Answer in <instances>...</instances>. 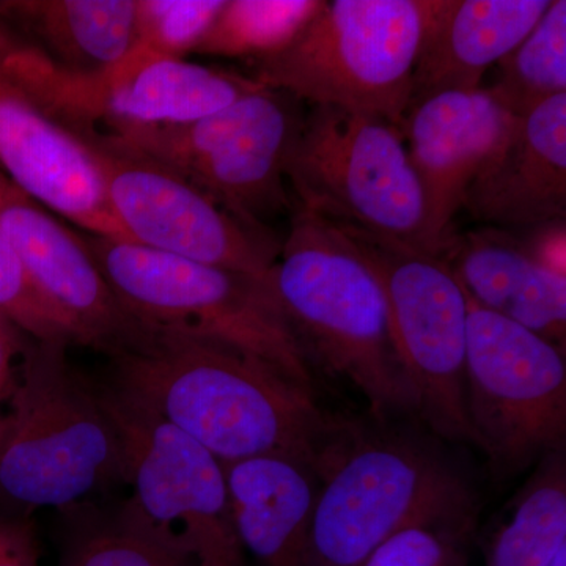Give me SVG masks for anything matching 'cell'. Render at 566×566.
Returning <instances> with one entry per match:
<instances>
[{
  "label": "cell",
  "instance_id": "obj_1",
  "mask_svg": "<svg viewBox=\"0 0 566 566\" xmlns=\"http://www.w3.org/2000/svg\"><path fill=\"white\" fill-rule=\"evenodd\" d=\"M107 386L151 409L222 463L282 453L314 469L335 416L270 364L205 335L148 324L107 357Z\"/></svg>",
  "mask_w": 566,
  "mask_h": 566
},
{
  "label": "cell",
  "instance_id": "obj_2",
  "mask_svg": "<svg viewBox=\"0 0 566 566\" xmlns=\"http://www.w3.org/2000/svg\"><path fill=\"white\" fill-rule=\"evenodd\" d=\"M398 423L335 416L314 465L311 566H363L411 527L474 538L475 488L441 447Z\"/></svg>",
  "mask_w": 566,
  "mask_h": 566
},
{
  "label": "cell",
  "instance_id": "obj_3",
  "mask_svg": "<svg viewBox=\"0 0 566 566\" xmlns=\"http://www.w3.org/2000/svg\"><path fill=\"white\" fill-rule=\"evenodd\" d=\"M273 286L311 363L348 379L367 400L371 419L419 420L381 285L333 222L293 205Z\"/></svg>",
  "mask_w": 566,
  "mask_h": 566
},
{
  "label": "cell",
  "instance_id": "obj_4",
  "mask_svg": "<svg viewBox=\"0 0 566 566\" xmlns=\"http://www.w3.org/2000/svg\"><path fill=\"white\" fill-rule=\"evenodd\" d=\"M69 342H29L0 442V497L24 510L81 504L126 483L120 428Z\"/></svg>",
  "mask_w": 566,
  "mask_h": 566
},
{
  "label": "cell",
  "instance_id": "obj_5",
  "mask_svg": "<svg viewBox=\"0 0 566 566\" xmlns=\"http://www.w3.org/2000/svg\"><path fill=\"white\" fill-rule=\"evenodd\" d=\"M112 292L137 319L205 335L270 364L315 394L312 363L286 318L273 279L81 233Z\"/></svg>",
  "mask_w": 566,
  "mask_h": 566
},
{
  "label": "cell",
  "instance_id": "obj_6",
  "mask_svg": "<svg viewBox=\"0 0 566 566\" xmlns=\"http://www.w3.org/2000/svg\"><path fill=\"white\" fill-rule=\"evenodd\" d=\"M431 0H329L253 80L301 102L375 115L400 128Z\"/></svg>",
  "mask_w": 566,
  "mask_h": 566
},
{
  "label": "cell",
  "instance_id": "obj_7",
  "mask_svg": "<svg viewBox=\"0 0 566 566\" xmlns=\"http://www.w3.org/2000/svg\"><path fill=\"white\" fill-rule=\"evenodd\" d=\"M286 181L305 210L428 252L422 186L403 134L385 118L307 104Z\"/></svg>",
  "mask_w": 566,
  "mask_h": 566
},
{
  "label": "cell",
  "instance_id": "obj_8",
  "mask_svg": "<svg viewBox=\"0 0 566 566\" xmlns=\"http://www.w3.org/2000/svg\"><path fill=\"white\" fill-rule=\"evenodd\" d=\"M333 223L381 285L420 422L447 441L474 444L465 415L468 301L452 268L403 241Z\"/></svg>",
  "mask_w": 566,
  "mask_h": 566
},
{
  "label": "cell",
  "instance_id": "obj_9",
  "mask_svg": "<svg viewBox=\"0 0 566 566\" xmlns=\"http://www.w3.org/2000/svg\"><path fill=\"white\" fill-rule=\"evenodd\" d=\"M307 104L262 87L202 120L111 133L169 167L256 230L292 208L286 161ZM107 133V132H106Z\"/></svg>",
  "mask_w": 566,
  "mask_h": 566
},
{
  "label": "cell",
  "instance_id": "obj_10",
  "mask_svg": "<svg viewBox=\"0 0 566 566\" xmlns=\"http://www.w3.org/2000/svg\"><path fill=\"white\" fill-rule=\"evenodd\" d=\"M465 301V415L472 442L488 457L495 479H512L565 450V352L468 294Z\"/></svg>",
  "mask_w": 566,
  "mask_h": 566
},
{
  "label": "cell",
  "instance_id": "obj_11",
  "mask_svg": "<svg viewBox=\"0 0 566 566\" xmlns=\"http://www.w3.org/2000/svg\"><path fill=\"white\" fill-rule=\"evenodd\" d=\"M102 387L133 488L125 515L192 566H244L222 461L151 409Z\"/></svg>",
  "mask_w": 566,
  "mask_h": 566
},
{
  "label": "cell",
  "instance_id": "obj_12",
  "mask_svg": "<svg viewBox=\"0 0 566 566\" xmlns=\"http://www.w3.org/2000/svg\"><path fill=\"white\" fill-rule=\"evenodd\" d=\"M91 148L112 216L132 243L271 281L281 253L270 230L238 221L221 205L114 134L80 132Z\"/></svg>",
  "mask_w": 566,
  "mask_h": 566
},
{
  "label": "cell",
  "instance_id": "obj_13",
  "mask_svg": "<svg viewBox=\"0 0 566 566\" xmlns=\"http://www.w3.org/2000/svg\"><path fill=\"white\" fill-rule=\"evenodd\" d=\"M0 229L35 289L69 327L73 345L111 357L147 331L148 324L129 314L112 292L81 233L57 221L2 170Z\"/></svg>",
  "mask_w": 566,
  "mask_h": 566
},
{
  "label": "cell",
  "instance_id": "obj_14",
  "mask_svg": "<svg viewBox=\"0 0 566 566\" xmlns=\"http://www.w3.org/2000/svg\"><path fill=\"white\" fill-rule=\"evenodd\" d=\"M517 122L485 87L438 93L406 112L400 132L422 186L428 252L444 259L465 192L505 147Z\"/></svg>",
  "mask_w": 566,
  "mask_h": 566
},
{
  "label": "cell",
  "instance_id": "obj_15",
  "mask_svg": "<svg viewBox=\"0 0 566 566\" xmlns=\"http://www.w3.org/2000/svg\"><path fill=\"white\" fill-rule=\"evenodd\" d=\"M0 170L85 233L128 241L84 136L0 71Z\"/></svg>",
  "mask_w": 566,
  "mask_h": 566
},
{
  "label": "cell",
  "instance_id": "obj_16",
  "mask_svg": "<svg viewBox=\"0 0 566 566\" xmlns=\"http://www.w3.org/2000/svg\"><path fill=\"white\" fill-rule=\"evenodd\" d=\"M262 87L249 74L166 57L137 44L125 61L99 76L93 126L118 133L188 125Z\"/></svg>",
  "mask_w": 566,
  "mask_h": 566
},
{
  "label": "cell",
  "instance_id": "obj_17",
  "mask_svg": "<svg viewBox=\"0 0 566 566\" xmlns=\"http://www.w3.org/2000/svg\"><path fill=\"white\" fill-rule=\"evenodd\" d=\"M463 208L491 229H538L566 218V93L520 118L476 177Z\"/></svg>",
  "mask_w": 566,
  "mask_h": 566
},
{
  "label": "cell",
  "instance_id": "obj_18",
  "mask_svg": "<svg viewBox=\"0 0 566 566\" xmlns=\"http://www.w3.org/2000/svg\"><path fill=\"white\" fill-rule=\"evenodd\" d=\"M549 3L551 0H431L409 107L438 93L482 87L486 71L526 39Z\"/></svg>",
  "mask_w": 566,
  "mask_h": 566
},
{
  "label": "cell",
  "instance_id": "obj_19",
  "mask_svg": "<svg viewBox=\"0 0 566 566\" xmlns=\"http://www.w3.org/2000/svg\"><path fill=\"white\" fill-rule=\"evenodd\" d=\"M234 531L262 566H311L318 480L297 458L268 453L222 463Z\"/></svg>",
  "mask_w": 566,
  "mask_h": 566
},
{
  "label": "cell",
  "instance_id": "obj_20",
  "mask_svg": "<svg viewBox=\"0 0 566 566\" xmlns=\"http://www.w3.org/2000/svg\"><path fill=\"white\" fill-rule=\"evenodd\" d=\"M444 260L465 294L495 315L565 352L566 275L547 270L523 243L495 229L453 237Z\"/></svg>",
  "mask_w": 566,
  "mask_h": 566
},
{
  "label": "cell",
  "instance_id": "obj_21",
  "mask_svg": "<svg viewBox=\"0 0 566 566\" xmlns=\"http://www.w3.org/2000/svg\"><path fill=\"white\" fill-rule=\"evenodd\" d=\"M0 20L59 69L98 76L137 44L136 0H17L0 2Z\"/></svg>",
  "mask_w": 566,
  "mask_h": 566
},
{
  "label": "cell",
  "instance_id": "obj_22",
  "mask_svg": "<svg viewBox=\"0 0 566 566\" xmlns=\"http://www.w3.org/2000/svg\"><path fill=\"white\" fill-rule=\"evenodd\" d=\"M566 547V457L554 452L512 502V516L488 547L486 566H549Z\"/></svg>",
  "mask_w": 566,
  "mask_h": 566
},
{
  "label": "cell",
  "instance_id": "obj_23",
  "mask_svg": "<svg viewBox=\"0 0 566 566\" xmlns=\"http://www.w3.org/2000/svg\"><path fill=\"white\" fill-rule=\"evenodd\" d=\"M495 66L497 80L485 88L517 118L566 93L565 0H551L549 9L526 39Z\"/></svg>",
  "mask_w": 566,
  "mask_h": 566
},
{
  "label": "cell",
  "instance_id": "obj_24",
  "mask_svg": "<svg viewBox=\"0 0 566 566\" xmlns=\"http://www.w3.org/2000/svg\"><path fill=\"white\" fill-rule=\"evenodd\" d=\"M319 0H226L193 54L243 59L273 57L293 43L318 10Z\"/></svg>",
  "mask_w": 566,
  "mask_h": 566
},
{
  "label": "cell",
  "instance_id": "obj_25",
  "mask_svg": "<svg viewBox=\"0 0 566 566\" xmlns=\"http://www.w3.org/2000/svg\"><path fill=\"white\" fill-rule=\"evenodd\" d=\"M62 512L74 524L63 566H192L134 524L122 506L111 515L88 502Z\"/></svg>",
  "mask_w": 566,
  "mask_h": 566
},
{
  "label": "cell",
  "instance_id": "obj_26",
  "mask_svg": "<svg viewBox=\"0 0 566 566\" xmlns=\"http://www.w3.org/2000/svg\"><path fill=\"white\" fill-rule=\"evenodd\" d=\"M226 0H136L137 41L156 54L186 59L199 48Z\"/></svg>",
  "mask_w": 566,
  "mask_h": 566
},
{
  "label": "cell",
  "instance_id": "obj_27",
  "mask_svg": "<svg viewBox=\"0 0 566 566\" xmlns=\"http://www.w3.org/2000/svg\"><path fill=\"white\" fill-rule=\"evenodd\" d=\"M0 314L40 342H69V327L33 285L9 237L0 229Z\"/></svg>",
  "mask_w": 566,
  "mask_h": 566
},
{
  "label": "cell",
  "instance_id": "obj_28",
  "mask_svg": "<svg viewBox=\"0 0 566 566\" xmlns=\"http://www.w3.org/2000/svg\"><path fill=\"white\" fill-rule=\"evenodd\" d=\"M471 542L438 528H406L379 546L363 566H471Z\"/></svg>",
  "mask_w": 566,
  "mask_h": 566
},
{
  "label": "cell",
  "instance_id": "obj_29",
  "mask_svg": "<svg viewBox=\"0 0 566 566\" xmlns=\"http://www.w3.org/2000/svg\"><path fill=\"white\" fill-rule=\"evenodd\" d=\"M31 337L0 314V442L9 422L10 406L17 392L22 356Z\"/></svg>",
  "mask_w": 566,
  "mask_h": 566
},
{
  "label": "cell",
  "instance_id": "obj_30",
  "mask_svg": "<svg viewBox=\"0 0 566 566\" xmlns=\"http://www.w3.org/2000/svg\"><path fill=\"white\" fill-rule=\"evenodd\" d=\"M0 566H39V549L29 523L0 520Z\"/></svg>",
  "mask_w": 566,
  "mask_h": 566
},
{
  "label": "cell",
  "instance_id": "obj_31",
  "mask_svg": "<svg viewBox=\"0 0 566 566\" xmlns=\"http://www.w3.org/2000/svg\"><path fill=\"white\" fill-rule=\"evenodd\" d=\"M549 566H566V547L557 554V557L554 558L553 564Z\"/></svg>",
  "mask_w": 566,
  "mask_h": 566
}]
</instances>
